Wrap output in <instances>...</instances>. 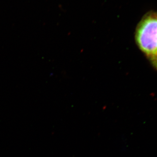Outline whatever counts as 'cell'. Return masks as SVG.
<instances>
[{"label": "cell", "mask_w": 157, "mask_h": 157, "mask_svg": "<svg viewBox=\"0 0 157 157\" xmlns=\"http://www.w3.org/2000/svg\"><path fill=\"white\" fill-rule=\"evenodd\" d=\"M136 43L153 67L157 70V14L149 13L140 21L136 29Z\"/></svg>", "instance_id": "6da1fadb"}]
</instances>
